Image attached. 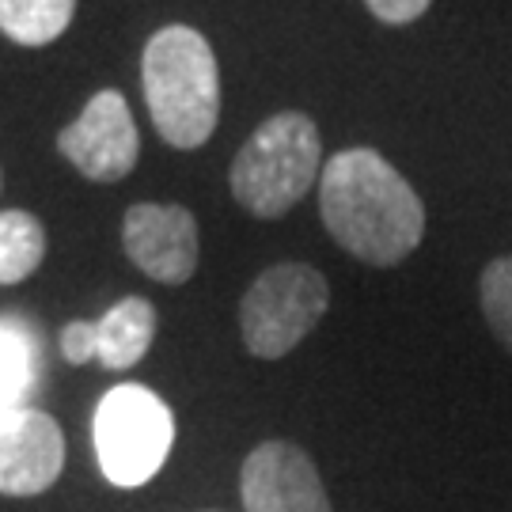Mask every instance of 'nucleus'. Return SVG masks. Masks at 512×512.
I'll return each instance as SVG.
<instances>
[{
  "mask_svg": "<svg viewBox=\"0 0 512 512\" xmlns=\"http://www.w3.org/2000/svg\"><path fill=\"white\" fill-rule=\"evenodd\" d=\"M156 338V308L145 296H126L95 323V361L107 372L133 368Z\"/></svg>",
  "mask_w": 512,
  "mask_h": 512,
  "instance_id": "nucleus-10",
  "label": "nucleus"
},
{
  "mask_svg": "<svg viewBox=\"0 0 512 512\" xmlns=\"http://www.w3.org/2000/svg\"><path fill=\"white\" fill-rule=\"evenodd\" d=\"M330 308V285L308 262H277L251 281L239 300L243 346L262 361L289 357Z\"/></svg>",
  "mask_w": 512,
  "mask_h": 512,
  "instance_id": "nucleus-5",
  "label": "nucleus"
},
{
  "mask_svg": "<svg viewBox=\"0 0 512 512\" xmlns=\"http://www.w3.org/2000/svg\"><path fill=\"white\" fill-rule=\"evenodd\" d=\"M46 258V228L27 209L0 213V285H19Z\"/></svg>",
  "mask_w": 512,
  "mask_h": 512,
  "instance_id": "nucleus-12",
  "label": "nucleus"
},
{
  "mask_svg": "<svg viewBox=\"0 0 512 512\" xmlns=\"http://www.w3.org/2000/svg\"><path fill=\"white\" fill-rule=\"evenodd\" d=\"M243 512H334L315 459L293 440H262L239 471Z\"/></svg>",
  "mask_w": 512,
  "mask_h": 512,
  "instance_id": "nucleus-8",
  "label": "nucleus"
},
{
  "mask_svg": "<svg viewBox=\"0 0 512 512\" xmlns=\"http://www.w3.org/2000/svg\"><path fill=\"white\" fill-rule=\"evenodd\" d=\"M65 471V433L35 406L0 414V494L38 497Z\"/></svg>",
  "mask_w": 512,
  "mask_h": 512,
  "instance_id": "nucleus-9",
  "label": "nucleus"
},
{
  "mask_svg": "<svg viewBox=\"0 0 512 512\" xmlns=\"http://www.w3.org/2000/svg\"><path fill=\"white\" fill-rule=\"evenodd\" d=\"M319 217L330 239L365 266H399L425 236L418 190L376 148H342L319 175Z\"/></svg>",
  "mask_w": 512,
  "mask_h": 512,
  "instance_id": "nucleus-1",
  "label": "nucleus"
},
{
  "mask_svg": "<svg viewBox=\"0 0 512 512\" xmlns=\"http://www.w3.org/2000/svg\"><path fill=\"white\" fill-rule=\"evenodd\" d=\"M95 459L107 482L137 490L160 475L175 444V418L145 384H118L95 406Z\"/></svg>",
  "mask_w": 512,
  "mask_h": 512,
  "instance_id": "nucleus-4",
  "label": "nucleus"
},
{
  "mask_svg": "<svg viewBox=\"0 0 512 512\" xmlns=\"http://www.w3.org/2000/svg\"><path fill=\"white\" fill-rule=\"evenodd\" d=\"M323 175V137L300 110L270 114L247 137L228 171V190L251 217H285Z\"/></svg>",
  "mask_w": 512,
  "mask_h": 512,
  "instance_id": "nucleus-3",
  "label": "nucleus"
},
{
  "mask_svg": "<svg viewBox=\"0 0 512 512\" xmlns=\"http://www.w3.org/2000/svg\"><path fill=\"white\" fill-rule=\"evenodd\" d=\"M35 357V338L19 323L0 319V414L23 406V395L35 384Z\"/></svg>",
  "mask_w": 512,
  "mask_h": 512,
  "instance_id": "nucleus-13",
  "label": "nucleus"
},
{
  "mask_svg": "<svg viewBox=\"0 0 512 512\" xmlns=\"http://www.w3.org/2000/svg\"><path fill=\"white\" fill-rule=\"evenodd\" d=\"M57 152L92 183H122L141 156V133L126 95L114 88L95 92L73 126L57 133Z\"/></svg>",
  "mask_w": 512,
  "mask_h": 512,
  "instance_id": "nucleus-6",
  "label": "nucleus"
},
{
  "mask_svg": "<svg viewBox=\"0 0 512 512\" xmlns=\"http://www.w3.org/2000/svg\"><path fill=\"white\" fill-rule=\"evenodd\" d=\"M478 304L494 338L512 353V255L494 258L478 277Z\"/></svg>",
  "mask_w": 512,
  "mask_h": 512,
  "instance_id": "nucleus-14",
  "label": "nucleus"
},
{
  "mask_svg": "<svg viewBox=\"0 0 512 512\" xmlns=\"http://www.w3.org/2000/svg\"><path fill=\"white\" fill-rule=\"evenodd\" d=\"M61 353L69 365H88L95 361V323H84L76 319L69 327L61 330Z\"/></svg>",
  "mask_w": 512,
  "mask_h": 512,
  "instance_id": "nucleus-15",
  "label": "nucleus"
},
{
  "mask_svg": "<svg viewBox=\"0 0 512 512\" xmlns=\"http://www.w3.org/2000/svg\"><path fill=\"white\" fill-rule=\"evenodd\" d=\"M0 183H4V179H0Z\"/></svg>",
  "mask_w": 512,
  "mask_h": 512,
  "instance_id": "nucleus-17",
  "label": "nucleus"
},
{
  "mask_svg": "<svg viewBox=\"0 0 512 512\" xmlns=\"http://www.w3.org/2000/svg\"><path fill=\"white\" fill-rule=\"evenodd\" d=\"M76 0H0V31L19 46H50L69 31Z\"/></svg>",
  "mask_w": 512,
  "mask_h": 512,
  "instance_id": "nucleus-11",
  "label": "nucleus"
},
{
  "mask_svg": "<svg viewBox=\"0 0 512 512\" xmlns=\"http://www.w3.org/2000/svg\"><path fill=\"white\" fill-rule=\"evenodd\" d=\"M141 88L152 126L171 148H202L220 122V69L198 27L167 23L145 42Z\"/></svg>",
  "mask_w": 512,
  "mask_h": 512,
  "instance_id": "nucleus-2",
  "label": "nucleus"
},
{
  "mask_svg": "<svg viewBox=\"0 0 512 512\" xmlns=\"http://www.w3.org/2000/svg\"><path fill=\"white\" fill-rule=\"evenodd\" d=\"M122 247L129 262L160 285H186L198 274L202 236L186 205L137 202L122 220Z\"/></svg>",
  "mask_w": 512,
  "mask_h": 512,
  "instance_id": "nucleus-7",
  "label": "nucleus"
},
{
  "mask_svg": "<svg viewBox=\"0 0 512 512\" xmlns=\"http://www.w3.org/2000/svg\"><path fill=\"white\" fill-rule=\"evenodd\" d=\"M368 12L387 23V27H406V23H414L429 12V4L433 0H365Z\"/></svg>",
  "mask_w": 512,
  "mask_h": 512,
  "instance_id": "nucleus-16",
  "label": "nucleus"
}]
</instances>
